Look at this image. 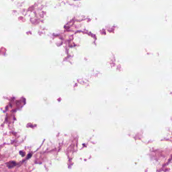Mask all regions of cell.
<instances>
[{"label":"cell","mask_w":172,"mask_h":172,"mask_svg":"<svg viewBox=\"0 0 172 172\" xmlns=\"http://www.w3.org/2000/svg\"><path fill=\"white\" fill-rule=\"evenodd\" d=\"M16 163L15 162V161H10V162H9L7 164V165H8V167L9 168H11V167H14L15 165H16Z\"/></svg>","instance_id":"obj_1"}]
</instances>
